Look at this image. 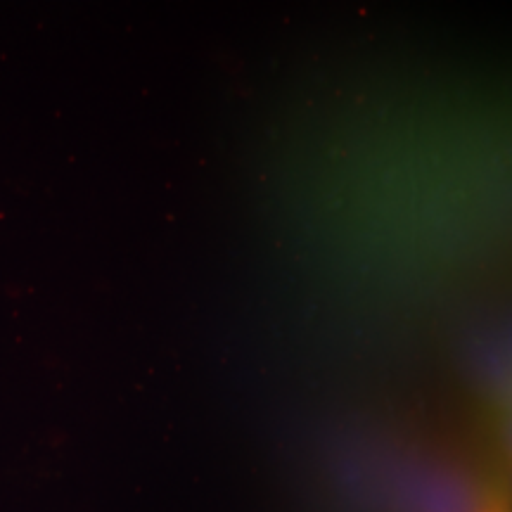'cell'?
Instances as JSON below:
<instances>
[{
  "label": "cell",
  "mask_w": 512,
  "mask_h": 512,
  "mask_svg": "<svg viewBox=\"0 0 512 512\" xmlns=\"http://www.w3.org/2000/svg\"><path fill=\"white\" fill-rule=\"evenodd\" d=\"M503 512H512V465L508 470V479H505V498H503Z\"/></svg>",
  "instance_id": "1"
},
{
  "label": "cell",
  "mask_w": 512,
  "mask_h": 512,
  "mask_svg": "<svg viewBox=\"0 0 512 512\" xmlns=\"http://www.w3.org/2000/svg\"><path fill=\"white\" fill-rule=\"evenodd\" d=\"M508 441H510V451H512V420H510V425H508Z\"/></svg>",
  "instance_id": "2"
}]
</instances>
